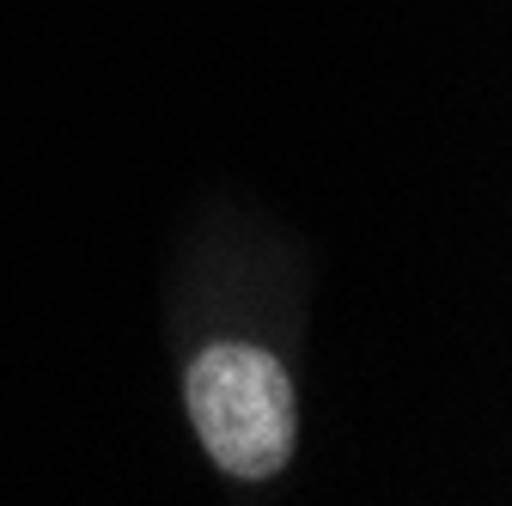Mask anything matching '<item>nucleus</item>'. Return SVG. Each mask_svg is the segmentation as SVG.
Returning a JSON list of instances; mask_svg holds the SVG:
<instances>
[{"label":"nucleus","instance_id":"1","mask_svg":"<svg viewBox=\"0 0 512 506\" xmlns=\"http://www.w3.org/2000/svg\"><path fill=\"white\" fill-rule=\"evenodd\" d=\"M189 421L226 476L263 482L293 458V385L263 348L220 342L189 366Z\"/></svg>","mask_w":512,"mask_h":506}]
</instances>
